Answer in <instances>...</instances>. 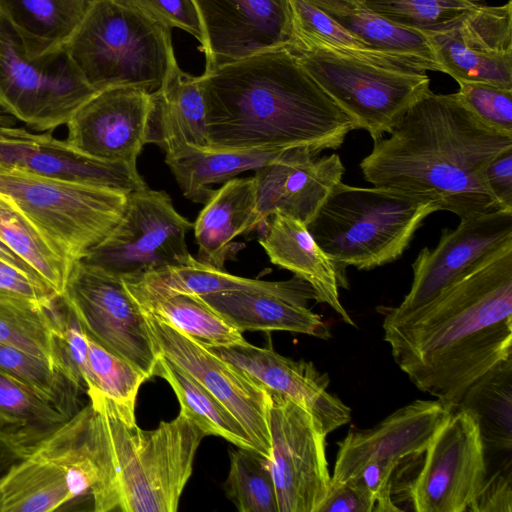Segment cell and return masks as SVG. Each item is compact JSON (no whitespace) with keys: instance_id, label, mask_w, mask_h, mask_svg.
Segmentation results:
<instances>
[{"instance_id":"6da1fadb","label":"cell","mask_w":512,"mask_h":512,"mask_svg":"<svg viewBox=\"0 0 512 512\" xmlns=\"http://www.w3.org/2000/svg\"><path fill=\"white\" fill-rule=\"evenodd\" d=\"M384 340L410 381L448 406L512 358V243L425 305L395 315L383 308Z\"/></svg>"},{"instance_id":"7a4b0ae2","label":"cell","mask_w":512,"mask_h":512,"mask_svg":"<svg viewBox=\"0 0 512 512\" xmlns=\"http://www.w3.org/2000/svg\"><path fill=\"white\" fill-rule=\"evenodd\" d=\"M209 148L218 151L306 147L338 149L352 120L281 47L204 72Z\"/></svg>"},{"instance_id":"3957f363","label":"cell","mask_w":512,"mask_h":512,"mask_svg":"<svg viewBox=\"0 0 512 512\" xmlns=\"http://www.w3.org/2000/svg\"><path fill=\"white\" fill-rule=\"evenodd\" d=\"M512 148V136L480 121L452 94L414 103L360 162L375 187L426 200L460 219L499 209L485 168Z\"/></svg>"},{"instance_id":"277c9868","label":"cell","mask_w":512,"mask_h":512,"mask_svg":"<svg viewBox=\"0 0 512 512\" xmlns=\"http://www.w3.org/2000/svg\"><path fill=\"white\" fill-rule=\"evenodd\" d=\"M88 397L102 411L112 440L119 511H177L205 433L182 412L153 430H143L136 423L135 410L100 394Z\"/></svg>"},{"instance_id":"5b68a950","label":"cell","mask_w":512,"mask_h":512,"mask_svg":"<svg viewBox=\"0 0 512 512\" xmlns=\"http://www.w3.org/2000/svg\"><path fill=\"white\" fill-rule=\"evenodd\" d=\"M436 211L426 200L341 181L307 228L341 270L346 272L348 266L371 270L397 260L423 221Z\"/></svg>"},{"instance_id":"8992f818","label":"cell","mask_w":512,"mask_h":512,"mask_svg":"<svg viewBox=\"0 0 512 512\" xmlns=\"http://www.w3.org/2000/svg\"><path fill=\"white\" fill-rule=\"evenodd\" d=\"M63 49L97 92L134 87L153 93L175 59L170 28L115 0H92Z\"/></svg>"},{"instance_id":"52a82bcc","label":"cell","mask_w":512,"mask_h":512,"mask_svg":"<svg viewBox=\"0 0 512 512\" xmlns=\"http://www.w3.org/2000/svg\"><path fill=\"white\" fill-rule=\"evenodd\" d=\"M0 194L70 263L81 260L116 225L127 195L0 165Z\"/></svg>"},{"instance_id":"ba28073f","label":"cell","mask_w":512,"mask_h":512,"mask_svg":"<svg viewBox=\"0 0 512 512\" xmlns=\"http://www.w3.org/2000/svg\"><path fill=\"white\" fill-rule=\"evenodd\" d=\"M288 49L355 128L367 131L374 142L389 134L414 103L432 92L426 71L326 50Z\"/></svg>"},{"instance_id":"9c48e42d","label":"cell","mask_w":512,"mask_h":512,"mask_svg":"<svg viewBox=\"0 0 512 512\" xmlns=\"http://www.w3.org/2000/svg\"><path fill=\"white\" fill-rule=\"evenodd\" d=\"M193 223L165 191L145 187L127 195L123 214L81 261L123 280L188 263L186 234Z\"/></svg>"},{"instance_id":"30bf717a","label":"cell","mask_w":512,"mask_h":512,"mask_svg":"<svg viewBox=\"0 0 512 512\" xmlns=\"http://www.w3.org/2000/svg\"><path fill=\"white\" fill-rule=\"evenodd\" d=\"M97 91L71 64L64 49L31 60L0 19V107L37 131L67 124Z\"/></svg>"},{"instance_id":"8fae6325","label":"cell","mask_w":512,"mask_h":512,"mask_svg":"<svg viewBox=\"0 0 512 512\" xmlns=\"http://www.w3.org/2000/svg\"><path fill=\"white\" fill-rule=\"evenodd\" d=\"M60 297L88 336L147 379L154 376L160 354L145 315L122 278L78 260Z\"/></svg>"},{"instance_id":"7c38bea8","label":"cell","mask_w":512,"mask_h":512,"mask_svg":"<svg viewBox=\"0 0 512 512\" xmlns=\"http://www.w3.org/2000/svg\"><path fill=\"white\" fill-rule=\"evenodd\" d=\"M479 421L461 405L450 412L432 436L423 465L410 486L416 512H464L488 475Z\"/></svg>"},{"instance_id":"4fadbf2b","label":"cell","mask_w":512,"mask_h":512,"mask_svg":"<svg viewBox=\"0 0 512 512\" xmlns=\"http://www.w3.org/2000/svg\"><path fill=\"white\" fill-rule=\"evenodd\" d=\"M272 474L279 512H318L330 487L326 434L314 417L287 396L270 391Z\"/></svg>"},{"instance_id":"5bb4252c","label":"cell","mask_w":512,"mask_h":512,"mask_svg":"<svg viewBox=\"0 0 512 512\" xmlns=\"http://www.w3.org/2000/svg\"><path fill=\"white\" fill-rule=\"evenodd\" d=\"M143 313L158 353L214 395L240 421L256 451L268 459L271 455L269 390L188 335L146 311Z\"/></svg>"},{"instance_id":"9a60e30c","label":"cell","mask_w":512,"mask_h":512,"mask_svg":"<svg viewBox=\"0 0 512 512\" xmlns=\"http://www.w3.org/2000/svg\"><path fill=\"white\" fill-rule=\"evenodd\" d=\"M509 243L512 210L496 209L460 219L455 229H443L434 248L424 247L419 252L412 263L409 292L398 306L384 309L401 315L425 305Z\"/></svg>"},{"instance_id":"2e32d148","label":"cell","mask_w":512,"mask_h":512,"mask_svg":"<svg viewBox=\"0 0 512 512\" xmlns=\"http://www.w3.org/2000/svg\"><path fill=\"white\" fill-rule=\"evenodd\" d=\"M201 23L205 71L287 47V0H193Z\"/></svg>"},{"instance_id":"e0dca14e","label":"cell","mask_w":512,"mask_h":512,"mask_svg":"<svg viewBox=\"0 0 512 512\" xmlns=\"http://www.w3.org/2000/svg\"><path fill=\"white\" fill-rule=\"evenodd\" d=\"M435 59L457 82L512 89V2L482 5L449 29L427 35Z\"/></svg>"},{"instance_id":"ac0fdd59","label":"cell","mask_w":512,"mask_h":512,"mask_svg":"<svg viewBox=\"0 0 512 512\" xmlns=\"http://www.w3.org/2000/svg\"><path fill=\"white\" fill-rule=\"evenodd\" d=\"M151 104V93L139 88L97 92L67 122L66 141L93 158L136 164L148 143Z\"/></svg>"},{"instance_id":"d6986e66","label":"cell","mask_w":512,"mask_h":512,"mask_svg":"<svg viewBox=\"0 0 512 512\" xmlns=\"http://www.w3.org/2000/svg\"><path fill=\"white\" fill-rule=\"evenodd\" d=\"M318 154L306 147L288 148L254 171L260 226L276 213L305 225L312 221L345 172L337 154Z\"/></svg>"},{"instance_id":"ffe728a7","label":"cell","mask_w":512,"mask_h":512,"mask_svg":"<svg viewBox=\"0 0 512 512\" xmlns=\"http://www.w3.org/2000/svg\"><path fill=\"white\" fill-rule=\"evenodd\" d=\"M451 408L437 399L415 400L372 428L350 429L337 442L338 452L330 483L353 479L371 462L398 467L402 460L423 454Z\"/></svg>"},{"instance_id":"44dd1931","label":"cell","mask_w":512,"mask_h":512,"mask_svg":"<svg viewBox=\"0 0 512 512\" xmlns=\"http://www.w3.org/2000/svg\"><path fill=\"white\" fill-rule=\"evenodd\" d=\"M0 165L129 194L147 187L136 164L88 156L50 133L2 126Z\"/></svg>"},{"instance_id":"7402d4cb","label":"cell","mask_w":512,"mask_h":512,"mask_svg":"<svg viewBox=\"0 0 512 512\" xmlns=\"http://www.w3.org/2000/svg\"><path fill=\"white\" fill-rule=\"evenodd\" d=\"M210 350L268 390L301 405L326 435L350 422L351 409L328 392V374L319 371L311 361L293 360L277 353L272 346L257 347L250 343Z\"/></svg>"},{"instance_id":"603a6c76","label":"cell","mask_w":512,"mask_h":512,"mask_svg":"<svg viewBox=\"0 0 512 512\" xmlns=\"http://www.w3.org/2000/svg\"><path fill=\"white\" fill-rule=\"evenodd\" d=\"M259 243L273 264L312 287L316 302L327 304L346 324L355 326L339 298V288H348L346 272L318 245L307 225L276 213L268 219Z\"/></svg>"},{"instance_id":"cb8c5ba5","label":"cell","mask_w":512,"mask_h":512,"mask_svg":"<svg viewBox=\"0 0 512 512\" xmlns=\"http://www.w3.org/2000/svg\"><path fill=\"white\" fill-rule=\"evenodd\" d=\"M148 143L173 155L186 146L208 149L206 107L200 76L181 70L172 60L161 87L151 93Z\"/></svg>"},{"instance_id":"d4e9b609","label":"cell","mask_w":512,"mask_h":512,"mask_svg":"<svg viewBox=\"0 0 512 512\" xmlns=\"http://www.w3.org/2000/svg\"><path fill=\"white\" fill-rule=\"evenodd\" d=\"M226 321L245 331H289L327 340L330 330L322 317L309 308L314 295L226 291L201 296Z\"/></svg>"},{"instance_id":"484cf974","label":"cell","mask_w":512,"mask_h":512,"mask_svg":"<svg viewBox=\"0 0 512 512\" xmlns=\"http://www.w3.org/2000/svg\"><path fill=\"white\" fill-rule=\"evenodd\" d=\"M133 297L174 294L206 295L226 291H246L280 296L314 295L312 287L293 276L284 281H264L231 275L204 264L193 256L188 263L123 280Z\"/></svg>"},{"instance_id":"4316f807","label":"cell","mask_w":512,"mask_h":512,"mask_svg":"<svg viewBox=\"0 0 512 512\" xmlns=\"http://www.w3.org/2000/svg\"><path fill=\"white\" fill-rule=\"evenodd\" d=\"M260 226L254 177L214 190L193 224L200 262L223 270L232 240Z\"/></svg>"},{"instance_id":"83f0119b","label":"cell","mask_w":512,"mask_h":512,"mask_svg":"<svg viewBox=\"0 0 512 512\" xmlns=\"http://www.w3.org/2000/svg\"><path fill=\"white\" fill-rule=\"evenodd\" d=\"M92 0H0V19L22 45L27 58L63 50Z\"/></svg>"},{"instance_id":"f1b7e54d","label":"cell","mask_w":512,"mask_h":512,"mask_svg":"<svg viewBox=\"0 0 512 512\" xmlns=\"http://www.w3.org/2000/svg\"><path fill=\"white\" fill-rule=\"evenodd\" d=\"M59 296L45 306L0 295V343L50 362L75 383L61 345Z\"/></svg>"},{"instance_id":"f546056e","label":"cell","mask_w":512,"mask_h":512,"mask_svg":"<svg viewBox=\"0 0 512 512\" xmlns=\"http://www.w3.org/2000/svg\"><path fill=\"white\" fill-rule=\"evenodd\" d=\"M285 150L218 151L186 146L166 156L184 196L206 203L214 190L210 185L225 183L246 171H255L277 158Z\"/></svg>"},{"instance_id":"4dcf8cb0","label":"cell","mask_w":512,"mask_h":512,"mask_svg":"<svg viewBox=\"0 0 512 512\" xmlns=\"http://www.w3.org/2000/svg\"><path fill=\"white\" fill-rule=\"evenodd\" d=\"M73 501L65 470L36 447L0 481V512H52Z\"/></svg>"},{"instance_id":"1f68e13d","label":"cell","mask_w":512,"mask_h":512,"mask_svg":"<svg viewBox=\"0 0 512 512\" xmlns=\"http://www.w3.org/2000/svg\"><path fill=\"white\" fill-rule=\"evenodd\" d=\"M287 4L291 22V42L288 48L326 50L385 66L419 70L399 58L372 49L310 2L287 0Z\"/></svg>"},{"instance_id":"d6a6232c","label":"cell","mask_w":512,"mask_h":512,"mask_svg":"<svg viewBox=\"0 0 512 512\" xmlns=\"http://www.w3.org/2000/svg\"><path fill=\"white\" fill-rule=\"evenodd\" d=\"M133 298L143 311L183 332L208 349L248 343L243 333L226 321L199 295L174 294Z\"/></svg>"},{"instance_id":"836d02e7","label":"cell","mask_w":512,"mask_h":512,"mask_svg":"<svg viewBox=\"0 0 512 512\" xmlns=\"http://www.w3.org/2000/svg\"><path fill=\"white\" fill-rule=\"evenodd\" d=\"M325 13L372 49L399 58L416 69L441 72L426 34L400 26L363 4L346 11Z\"/></svg>"},{"instance_id":"e575fe53","label":"cell","mask_w":512,"mask_h":512,"mask_svg":"<svg viewBox=\"0 0 512 512\" xmlns=\"http://www.w3.org/2000/svg\"><path fill=\"white\" fill-rule=\"evenodd\" d=\"M165 379L189 417L205 435H214L245 449L256 451L240 421L190 374L160 354L154 376Z\"/></svg>"},{"instance_id":"d590c367","label":"cell","mask_w":512,"mask_h":512,"mask_svg":"<svg viewBox=\"0 0 512 512\" xmlns=\"http://www.w3.org/2000/svg\"><path fill=\"white\" fill-rule=\"evenodd\" d=\"M478 418L485 450L512 448V358L501 362L466 392L458 404Z\"/></svg>"},{"instance_id":"8d00e7d4","label":"cell","mask_w":512,"mask_h":512,"mask_svg":"<svg viewBox=\"0 0 512 512\" xmlns=\"http://www.w3.org/2000/svg\"><path fill=\"white\" fill-rule=\"evenodd\" d=\"M68 418L0 369V436L35 447Z\"/></svg>"},{"instance_id":"74e56055","label":"cell","mask_w":512,"mask_h":512,"mask_svg":"<svg viewBox=\"0 0 512 512\" xmlns=\"http://www.w3.org/2000/svg\"><path fill=\"white\" fill-rule=\"evenodd\" d=\"M0 239L59 295L63 293L73 264L58 255L34 225L2 194Z\"/></svg>"},{"instance_id":"f35d334b","label":"cell","mask_w":512,"mask_h":512,"mask_svg":"<svg viewBox=\"0 0 512 512\" xmlns=\"http://www.w3.org/2000/svg\"><path fill=\"white\" fill-rule=\"evenodd\" d=\"M0 369L23 383L66 418L81 406V390L50 362L0 343Z\"/></svg>"},{"instance_id":"ab89813d","label":"cell","mask_w":512,"mask_h":512,"mask_svg":"<svg viewBox=\"0 0 512 512\" xmlns=\"http://www.w3.org/2000/svg\"><path fill=\"white\" fill-rule=\"evenodd\" d=\"M224 490L239 512H279L268 461L253 449L237 447L230 452Z\"/></svg>"},{"instance_id":"60d3db41","label":"cell","mask_w":512,"mask_h":512,"mask_svg":"<svg viewBox=\"0 0 512 512\" xmlns=\"http://www.w3.org/2000/svg\"><path fill=\"white\" fill-rule=\"evenodd\" d=\"M486 0H363L380 16L426 35L449 29Z\"/></svg>"},{"instance_id":"b9f144b4","label":"cell","mask_w":512,"mask_h":512,"mask_svg":"<svg viewBox=\"0 0 512 512\" xmlns=\"http://www.w3.org/2000/svg\"><path fill=\"white\" fill-rule=\"evenodd\" d=\"M87 335V334H86ZM147 377L87 335L84 386L87 396L100 394L118 406L135 410L139 388Z\"/></svg>"},{"instance_id":"7bdbcfd3","label":"cell","mask_w":512,"mask_h":512,"mask_svg":"<svg viewBox=\"0 0 512 512\" xmlns=\"http://www.w3.org/2000/svg\"><path fill=\"white\" fill-rule=\"evenodd\" d=\"M461 102L484 124L512 136V89L482 82H457Z\"/></svg>"},{"instance_id":"ee69618b","label":"cell","mask_w":512,"mask_h":512,"mask_svg":"<svg viewBox=\"0 0 512 512\" xmlns=\"http://www.w3.org/2000/svg\"><path fill=\"white\" fill-rule=\"evenodd\" d=\"M172 29H182L199 42L202 29L193 0H115Z\"/></svg>"},{"instance_id":"f6af8a7d","label":"cell","mask_w":512,"mask_h":512,"mask_svg":"<svg viewBox=\"0 0 512 512\" xmlns=\"http://www.w3.org/2000/svg\"><path fill=\"white\" fill-rule=\"evenodd\" d=\"M0 295L52 305L59 294L49 284L36 280L0 259Z\"/></svg>"},{"instance_id":"bcb514c9","label":"cell","mask_w":512,"mask_h":512,"mask_svg":"<svg viewBox=\"0 0 512 512\" xmlns=\"http://www.w3.org/2000/svg\"><path fill=\"white\" fill-rule=\"evenodd\" d=\"M512 469L508 458L494 473L487 475L483 486L468 511L511 512L512 511Z\"/></svg>"},{"instance_id":"7dc6e473","label":"cell","mask_w":512,"mask_h":512,"mask_svg":"<svg viewBox=\"0 0 512 512\" xmlns=\"http://www.w3.org/2000/svg\"><path fill=\"white\" fill-rule=\"evenodd\" d=\"M375 501L364 485L353 478L344 483H330L318 512H372Z\"/></svg>"},{"instance_id":"c3c4849f","label":"cell","mask_w":512,"mask_h":512,"mask_svg":"<svg viewBox=\"0 0 512 512\" xmlns=\"http://www.w3.org/2000/svg\"><path fill=\"white\" fill-rule=\"evenodd\" d=\"M484 176L498 208L512 210V148L495 156L486 166Z\"/></svg>"},{"instance_id":"681fc988","label":"cell","mask_w":512,"mask_h":512,"mask_svg":"<svg viewBox=\"0 0 512 512\" xmlns=\"http://www.w3.org/2000/svg\"><path fill=\"white\" fill-rule=\"evenodd\" d=\"M34 447L5 436H0V481L7 472Z\"/></svg>"},{"instance_id":"f907efd6","label":"cell","mask_w":512,"mask_h":512,"mask_svg":"<svg viewBox=\"0 0 512 512\" xmlns=\"http://www.w3.org/2000/svg\"><path fill=\"white\" fill-rule=\"evenodd\" d=\"M0 259L7 262L8 264L20 269L30 277L47 283L38 272L32 268L27 262L16 255L5 243L0 239ZM48 284V283H47Z\"/></svg>"},{"instance_id":"816d5d0a","label":"cell","mask_w":512,"mask_h":512,"mask_svg":"<svg viewBox=\"0 0 512 512\" xmlns=\"http://www.w3.org/2000/svg\"><path fill=\"white\" fill-rule=\"evenodd\" d=\"M317 6L324 12H340L353 9L361 4L363 0H306Z\"/></svg>"},{"instance_id":"f5cc1de1","label":"cell","mask_w":512,"mask_h":512,"mask_svg":"<svg viewBox=\"0 0 512 512\" xmlns=\"http://www.w3.org/2000/svg\"><path fill=\"white\" fill-rule=\"evenodd\" d=\"M2 135V126H0V137Z\"/></svg>"}]
</instances>
